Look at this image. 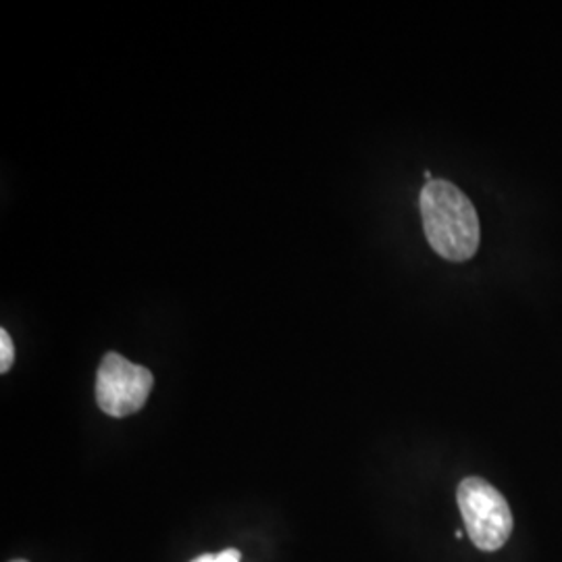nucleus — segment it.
I'll use <instances>...</instances> for the list:
<instances>
[{
  "mask_svg": "<svg viewBox=\"0 0 562 562\" xmlns=\"http://www.w3.org/2000/svg\"><path fill=\"white\" fill-rule=\"evenodd\" d=\"M423 229L446 261L464 262L480 250L482 229L473 202L454 183L434 180L422 190Z\"/></svg>",
  "mask_w": 562,
  "mask_h": 562,
  "instance_id": "obj_1",
  "label": "nucleus"
},
{
  "mask_svg": "<svg viewBox=\"0 0 562 562\" xmlns=\"http://www.w3.org/2000/svg\"><path fill=\"white\" fill-rule=\"evenodd\" d=\"M457 503L471 542L483 552L501 550L513 533V513L503 494L482 477H467L457 490Z\"/></svg>",
  "mask_w": 562,
  "mask_h": 562,
  "instance_id": "obj_2",
  "label": "nucleus"
},
{
  "mask_svg": "<svg viewBox=\"0 0 562 562\" xmlns=\"http://www.w3.org/2000/svg\"><path fill=\"white\" fill-rule=\"evenodd\" d=\"M153 383L150 369L134 364L117 352H106L97 375V402L109 417H130L146 404Z\"/></svg>",
  "mask_w": 562,
  "mask_h": 562,
  "instance_id": "obj_3",
  "label": "nucleus"
},
{
  "mask_svg": "<svg viewBox=\"0 0 562 562\" xmlns=\"http://www.w3.org/2000/svg\"><path fill=\"white\" fill-rule=\"evenodd\" d=\"M15 361V348L7 329H0V371L7 373Z\"/></svg>",
  "mask_w": 562,
  "mask_h": 562,
  "instance_id": "obj_4",
  "label": "nucleus"
},
{
  "mask_svg": "<svg viewBox=\"0 0 562 562\" xmlns=\"http://www.w3.org/2000/svg\"><path fill=\"white\" fill-rule=\"evenodd\" d=\"M190 562H241V554L236 548H227L220 554H201Z\"/></svg>",
  "mask_w": 562,
  "mask_h": 562,
  "instance_id": "obj_5",
  "label": "nucleus"
},
{
  "mask_svg": "<svg viewBox=\"0 0 562 562\" xmlns=\"http://www.w3.org/2000/svg\"><path fill=\"white\" fill-rule=\"evenodd\" d=\"M462 536H464V533H462L461 529L454 531V538H457V540H461Z\"/></svg>",
  "mask_w": 562,
  "mask_h": 562,
  "instance_id": "obj_6",
  "label": "nucleus"
},
{
  "mask_svg": "<svg viewBox=\"0 0 562 562\" xmlns=\"http://www.w3.org/2000/svg\"><path fill=\"white\" fill-rule=\"evenodd\" d=\"M11 562H27V561H11Z\"/></svg>",
  "mask_w": 562,
  "mask_h": 562,
  "instance_id": "obj_7",
  "label": "nucleus"
}]
</instances>
